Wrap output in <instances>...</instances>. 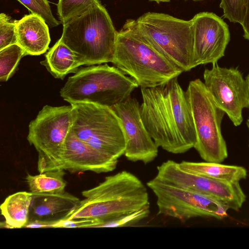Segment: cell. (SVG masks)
<instances>
[{
  "instance_id": "cell-1",
  "label": "cell",
  "mask_w": 249,
  "mask_h": 249,
  "mask_svg": "<svg viewBox=\"0 0 249 249\" xmlns=\"http://www.w3.org/2000/svg\"><path fill=\"white\" fill-rule=\"evenodd\" d=\"M143 124L159 147L172 154L194 147L196 133L186 92L178 77L154 88L141 89Z\"/></svg>"
},
{
  "instance_id": "cell-2",
  "label": "cell",
  "mask_w": 249,
  "mask_h": 249,
  "mask_svg": "<svg viewBox=\"0 0 249 249\" xmlns=\"http://www.w3.org/2000/svg\"><path fill=\"white\" fill-rule=\"evenodd\" d=\"M84 199L65 220H88L92 227L150 206L147 189L133 174L122 171L82 192ZM64 221V220H63Z\"/></svg>"
},
{
  "instance_id": "cell-3",
  "label": "cell",
  "mask_w": 249,
  "mask_h": 249,
  "mask_svg": "<svg viewBox=\"0 0 249 249\" xmlns=\"http://www.w3.org/2000/svg\"><path fill=\"white\" fill-rule=\"evenodd\" d=\"M111 63L144 88L162 85L184 72L154 47L132 19L118 32Z\"/></svg>"
},
{
  "instance_id": "cell-4",
  "label": "cell",
  "mask_w": 249,
  "mask_h": 249,
  "mask_svg": "<svg viewBox=\"0 0 249 249\" xmlns=\"http://www.w3.org/2000/svg\"><path fill=\"white\" fill-rule=\"evenodd\" d=\"M63 26L60 39L74 53L80 66L112 62L118 32L101 2Z\"/></svg>"
},
{
  "instance_id": "cell-5",
  "label": "cell",
  "mask_w": 249,
  "mask_h": 249,
  "mask_svg": "<svg viewBox=\"0 0 249 249\" xmlns=\"http://www.w3.org/2000/svg\"><path fill=\"white\" fill-rule=\"evenodd\" d=\"M138 87L132 77L104 63L79 69L68 78L60 94L70 104L89 102L112 107L131 96Z\"/></svg>"
},
{
  "instance_id": "cell-6",
  "label": "cell",
  "mask_w": 249,
  "mask_h": 249,
  "mask_svg": "<svg viewBox=\"0 0 249 249\" xmlns=\"http://www.w3.org/2000/svg\"><path fill=\"white\" fill-rule=\"evenodd\" d=\"M185 92L196 133L194 148L205 161L221 163L228 157L221 130L224 112L199 79L191 81Z\"/></svg>"
},
{
  "instance_id": "cell-7",
  "label": "cell",
  "mask_w": 249,
  "mask_h": 249,
  "mask_svg": "<svg viewBox=\"0 0 249 249\" xmlns=\"http://www.w3.org/2000/svg\"><path fill=\"white\" fill-rule=\"evenodd\" d=\"M71 105L75 136L118 161L124 155L125 142L120 120L112 108L89 102Z\"/></svg>"
},
{
  "instance_id": "cell-8",
  "label": "cell",
  "mask_w": 249,
  "mask_h": 249,
  "mask_svg": "<svg viewBox=\"0 0 249 249\" xmlns=\"http://www.w3.org/2000/svg\"><path fill=\"white\" fill-rule=\"evenodd\" d=\"M72 122L71 105L60 107L46 105L30 122L27 138L38 153L37 170L39 173L63 169L65 142Z\"/></svg>"
},
{
  "instance_id": "cell-9",
  "label": "cell",
  "mask_w": 249,
  "mask_h": 249,
  "mask_svg": "<svg viewBox=\"0 0 249 249\" xmlns=\"http://www.w3.org/2000/svg\"><path fill=\"white\" fill-rule=\"evenodd\" d=\"M137 21L150 42L172 63L184 71L196 67L191 19L185 20L163 13L148 12Z\"/></svg>"
},
{
  "instance_id": "cell-10",
  "label": "cell",
  "mask_w": 249,
  "mask_h": 249,
  "mask_svg": "<svg viewBox=\"0 0 249 249\" xmlns=\"http://www.w3.org/2000/svg\"><path fill=\"white\" fill-rule=\"evenodd\" d=\"M156 197L158 214L186 221L197 217L221 219L229 208L212 197L163 183L155 178L146 183Z\"/></svg>"
},
{
  "instance_id": "cell-11",
  "label": "cell",
  "mask_w": 249,
  "mask_h": 249,
  "mask_svg": "<svg viewBox=\"0 0 249 249\" xmlns=\"http://www.w3.org/2000/svg\"><path fill=\"white\" fill-rule=\"evenodd\" d=\"M155 178L163 183L212 197L234 211L239 210L246 200L239 182L224 181L191 173L172 160L158 166Z\"/></svg>"
},
{
  "instance_id": "cell-12",
  "label": "cell",
  "mask_w": 249,
  "mask_h": 249,
  "mask_svg": "<svg viewBox=\"0 0 249 249\" xmlns=\"http://www.w3.org/2000/svg\"><path fill=\"white\" fill-rule=\"evenodd\" d=\"M204 84L217 106L233 124L243 122L242 111L249 108L246 80L237 68L221 67L216 63L203 73Z\"/></svg>"
},
{
  "instance_id": "cell-13",
  "label": "cell",
  "mask_w": 249,
  "mask_h": 249,
  "mask_svg": "<svg viewBox=\"0 0 249 249\" xmlns=\"http://www.w3.org/2000/svg\"><path fill=\"white\" fill-rule=\"evenodd\" d=\"M120 120L124 136V156L133 162L146 164L158 156L159 147L145 127L141 113V104L131 96L112 107Z\"/></svg>"
},
{
  "instance_id": "cell-14",
  "label": "cell",
  "mask_w": 249,
  "mask_h": 249,
  "mask_svg": "<svg viewBox=\"0 0 249 249\" xmlns=\"http://www.w3.org/2000/svg\"><path fill=\"white\" fill-rule=\"evenodd\" d=\"M195 66L217 62L224 55L230 40L228 25L213 13L203 12L192 19Z\"/></svg>"
},
{
  "instance_id": "cell-15",
  "label": "cell",
  "mask_w": 249,
  "mask_h": 249,
  "mask_svg": "<svg viewBox=\"0 0 249 249\" xmlns=\"http://www.w3.org/2000/svg\"><path fill=\"white\" fill-rule=\"evenodd\" d=\"M33 194V193H32ZM80 200L65 191L33 194L28 228L53 227L65 220L79 205Z\"/></svg>"
},
{
  "instance_id": "cell-16",
  "label": "cell",
  "mask_w": 249,
  "mask_h": 249,
  "mask_svg": "<svg viewBox=\"0 0 249 249\" xmlns=\"http://www.w3.org/2000/svg\"><path fill=\"white\" fill-rule=\"evenodd\" d=\"M118 161L80 140L71 130L65 142L62 169L70 172H111Z\"/></svg>"
},
{
  "instance_id": "cell-17",
  "label": "cell",
  "mask_w": 249,
  "mask_h": 249,
  "mask_svg": "<svg viewBox=\"0 0 249 249\" xmlns=\"http://www.w3.org/2000/svg\"><path fill=\"white\" fill-rule=\"evenodd\" d=\"M48 27L41 17L32 13L16 20L17 44L26 55H39L46 52L51 42Z\"/></svg>"
},
{
  "instance_id": "cell-18",
  "label": "cell",
  "mask_w": 249,
  "mask_h": 249,
  "mask_svg": "<svg viewBox=\"0 0 249 249\" xmlns=\"http://www.w3.org/2000/svg\"><path fill=\"white\" fill-rule=\"evenodd\" d=\"M179 165L187 172L229 182H239L247 176V170L243 167L221 163L182 161Z\"/></svg>"
},
{
  "instance_id": "cell-19",
  "label": "cell",
  "mask_w": 249,
  "mask_h": 249,
  "mask_svg": "<svg viewBox=\"0 0 249 249\" xmlns=\"http://www.w3.org/2000/svg\"><path fill=\"white\" fill-rule=\"evenodd\" d=\"M55 78L63 79L69 73H75L80 66L74 53L59 39L40 62Z\"/></svg>"
},
{
  "instance_id": "cell-20",
  "label": "cell",
  "mask_w": 249,
  "mask_h": 249,
  "mask_svg": "<svg viewBox=\"0 0 249 249\" xmlns=\"http://www.w3.org/2000/svg\"><path fill=\"white\" fill-rule=\"evenodd\" d=\"M31 192L21 191L9 196L0 205L5 218L4 227L10 229L25 227L29 220L32 199Z\"/></svg>"
},
{
  "instance_id": "cell-21",
  "label": "cell",
  "mask_w": 249,
  "mask_h": 249,
  "mask_svg": "<svg viewBox=\"0 0 249 249\" xmlns=\"http://www.w3.org/2000/svg\"><path fill=\"white\" fill-rule=\"evenodd\" d=\"M64 170L58 169L39 173L38 175L28 174L25 179L30 192L37 193H60L65 191L67 185L64 179Z\"/></svg>"
},
{
  "instance_id": "cell-22",
  "label": "cell",
  "mask_w": 249,
  "mask_h": 249,
  "mask_svg": "<svg viewBox=\"0 0 249 249\" xmlns=\"http://www.w3.org/2000/svg\"><path fill=\"white\" fill-rule=\"evenodd\" d=\"M24 50L18 44L0 50V80L6 82L15 73L21 58L25 56Z\"/></svg>"
},
{
  "instance_id": "cell-23",
  "label": "cell",
  "mask_w": 249,
  "mask_h": 249,
  "mask_svg": "<svg viewBox=\"0 0 249 249\" xmlns=\"http://www.w3.org/2000/svg\"><path fill=\"white\" fill-rule=\"evenodd\" d=\"M101 2L99 0H59L57 11L62 24Z\"/></svg>"
},
{
  "instance_id": "cell-24",
  "label": "cell",
  "mask_w": 249,
  "mask_h": 249,
  "mask_svg": "<svg viewBox=\"0 0 249 249\" xmlns=\"http://www.w3.org/2000/svg\"><path fill=\"white\" fill-rule=\"evenodd\" d=\"M32 14L41 17L48 25L53 28L58 26L60 22L53 15L48 0H17Z\"/></svg>"
},
{
  "instance_id": "cell-25",
  "label": "cell",
  "mask_w": 249,
  "mask_h": 249,
  "mask_svg": "<svg viewBox=\"0 0 249 249\" xmlns=\"http://www.w3.org/2000/svg\"><path fill=\"white\" fill-rule=\"evenodd\" d=\"M247 0H221L219 6L223 11L224 18L230 22L241 25L245 14Z\"/></svg>"
},
{
  "instance_id": "cell-26",
  "label": "cell",
  "mask_w": 249,
  "mask_h": 249,
  "mask_svg": "<svg viewBox=\"0 0 249 249\" xmlns=\"http://www.w3.org/2000/svg\"><path fill=\"white\" fill-rule=\"evenodd\" d=\"M16 20L4 13L0 14V50L17 43Z\"/></svg>"
},
{
  "instance_id": "cell-27",
  "label": "cell",
  "mask_w": 249,
  "mask_h": 249,
  "mask_svg": "<svg viewBox=\"0 0 249 249\" xmlns=\"http://www.w3.org/2000/svg\"><path fill=\"white\" fill-rule=\"evenodd\" d=\"M149 213L150 206H148L102 224L100 227L117 228L131 226L147 217Z\"/></svg>"
},
{
  "instance_id": "cell-28",
  "label": "cell",
  "mask_w": 249,
  "mask_h": 249,
  "mask_svg": "<svg viewBox=\"0 0 249 249\" xmlns=\"http://www.w3.org/2000/svg\"><path fill=\"white\" fill-rule=\"evenodd\" d=\"M241 26L244 31L243 37L249 40V0H247L245 16Z\"/></svg>"
},
{
  "instance_id": "cell-29",
  "label": "cell",
  "mask_w": 249,
  "mask_h": 249,
  "mask_svg": "<svg viewBox=\"0 0 249 249\" xmlns=\"http://www.w3.org/2000/svg\"><path fill=\"white\" fill-rule=\"evenodd\" d=\"M246 81L248 93V97H249V73L247 75L246 78Z\"/></svg>"
},
{
  "instance_id": "cell-30",
  "label": "cell",
  "mask_w": 249,
  "mask_h": 249,
  "mask_svg": "<svg viewBox=\"0 0 249 249\" xmlns=\"http://www.w3.org/2000/svg\"><path fill=\"white\" fill-rule=\"evenodd\" d=\"M150 1H155L157 3H160L161 2H169L170 0H149Z\"/></svg>"
},
{
  "instance_id": "cell-31",
  "label": "cell",
  "mask_w": 249,
  "mask_h": 249,
  "mask_svg": "<svg viewBox=\"0 0 249 249\" xmlns=\"http://www.w3.org/2000/svg\"><path fill=\"white\" fill-rule=\"evenodd\" d=\"M247 126L249 129V118H248L247 121Z\"/></svg>"
},
{
  "instance_id": "cell-32",
  "label": "cell",
  "mask_w": 249,
  "mask_h": 249,
  "mask_svg": "<svg viewBox=\"0 0 249 249\" xmlns=\"http://www.w3.org/2000/svg\"><path fill=\"white\" fill-rule=\"evenodd\" d=\"M192 0L196 1H200V0Z\"/></svg>"
}]
</instances>
